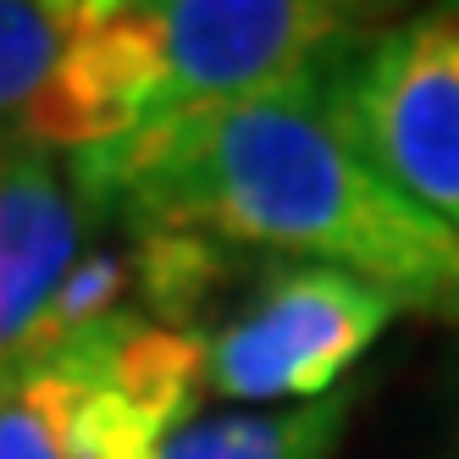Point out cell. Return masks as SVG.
Returning a JSON list of instances; mask_svg holds the SVG:
<instances>
[{"instance_id":"8","label":"cell","mask_w":459,"mask_h":459,"mask_svg":"<svg viewBox=\"0 0 459 459\" xmlns=\"http://www.w3.org/2000/svg\"><path fill=\"white\" fill-rule=\"evenodd\" d=\"M83 12L89 0H0V139H34Z\"/></svg>"},{"instance_id":"2","label":"cell","mask_w":459,"mask_h":459,"mask_svg":"<svg viewBox=\"0 0 459 459\" xmlns=\"http://www.w3.org/2000/svg\"><path fill=\"white\" fill-rule=\"evenodd\" d=\"M366 12L326 0H89L34 139L61 155L321 83Z\"/></svg>"},{"instance_id":"3","label":"cell","mask_w":459,"mask_h":459,"mask_svg":"<svg viewBox=\"0 0 459 459\" xmlns=\"http://www.w3.org/2000/svg\"><path fill=\"white\" fill-rule=\"evenodd\" d=\"M200 399V343L127 310L34 349L0 382V459H160Z\"/></svg>"},{"instance_id":"7","label":"cell","mask_w":459,"mask_h":459,"mask_svg":"<svg viewBox=\"0 0 459 459\" xmlns=\"http://www.w3.org/2000/svg\"><path fill=\"white\" fill-rule=\"evenodd\" d=\"M354 415V387H338L316 404L282 410H216L194 415L160 459H333Z\"/></svg>"},{"instance_id":"6","label":"cell","mask_w":459,"mask_h":459,"mask_svg":"<svg viewBox=\"0 0 459 459\" xmlns=\"http://www.w3.org/2000/svg\"><path fill=\"white\" fill-rule=\"evenodd\" d=\"M73 160L45 139H0V382L39 349L61 282L94 244Z\"/></svg>"},{"instance_id":"4","label":"cell","mask_w":459,"mask_h":459,"mask_svg":"<svg viewBox=\"0 0 459 459\" xmlns=\"http://www.w3.org/2000/svg\"><path fill=\"white\" fill-rule=\"evenodd\" d=\"M399 316L410 310L354 272L233 249L188 338L200 343L205 399L282 410L349 387V371Z\"/></svg>"},{"instance_id":"1","label":"cell","mask_w":459,"mask_h":459,"mask_svg":"<svg viewBox=\"0 0 459 459\" xmlns=\"http://www.w3.org/2000/svg\"><path fill=\"white\" fill-rule=\"evenodd\" d=\"M67 160L100 227L338 266L410 316L459 326V233L338 134L321 83L211 106Z\"/></svg>"},{"instance_id":"5","label":"cell","mask_w":459,"mask_h":459,"mask_svg":"<svg viewBox=\"0 0 459 459\" xmlns=\"http://www.w3.org/2000/svg\"><path fill=\"white\" fill-rule=\"evenodd\" d=\"M321 100L404 200L459 233V17L354 28L326 61Z\"/></svg>"}]
</instances>
